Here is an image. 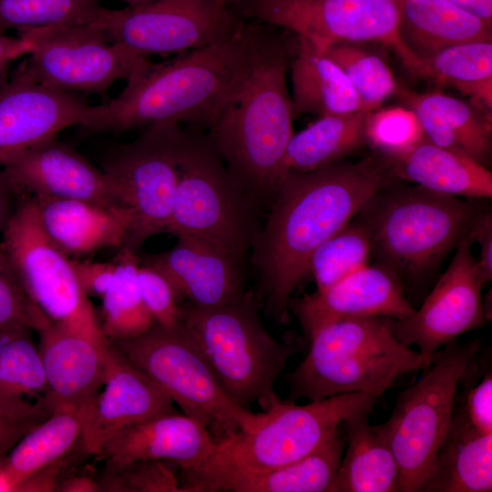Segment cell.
Segmentation results:
<instances>
[{
  "label": "cell",
  "instance_id": "1",
  "mask_svg": "<svg viewBox=\"0 0 492 492\" xmlns=\"http://www.w3.org/2000/svg\"><path fill=\"white\" fill-rule=\"evenodd\" d=\"M396 179L375 150L357 162L290 171L281 179L249 254L258 281L255 298L267 315L278 323H288L292 294L310 273L313 251L375 191Z\"/></svg>",
  "mask_w": 492,
  "mask_h": 492
},
{
  "label": "cell",
  "instance_id": "2",
  "mask_svg": "<svg viewBox=\"0 0 492 492\" xmlns=\"http://www.w3.org/2000/svg\"><path fill=\"white\" fill-rule=\"evenodd\" d=\"M267 28L246 25L221 41L153 63L104 104L89 132H123L186 122L210 128L251 73Z\"/></svg>",
  "mask_w": 492,
  "mask_h": 492
},
{
  "label": "cell",
  "instance_id": "3",
  "mask_svg": "<svg viewBox=\"0 0 492 492\" xmlns=\"http://www.w3.org/2000/svg\"><path fill=\"white\" fill-rule=\"evenodd\" d=\"M284 46L268 31L248 77L225 103L207 134L226 168L260 208L282 179L293 133Z\"/></svg>",
  "mask_w": 492,
  "mask_h": 492
},
{
  "label": "cell",
  "instance_id": "4",
  "mask_svg": "<svg viewBox=\"0 0 492 492\" xmlns=\"http://www.w3.org/2000/svg\"><path fill=\"white\" fill-rule=\"evenodd\" d=\"M487 208L396 179L375 191L354 215L365 227L372 258L392 271L409 298L425 296L443 261Z\"/></svg>",
  "mask_w": 492,
  "mask_h": 492
},
{
  "label": "cell",
  "instance_id": "5",
  "mask_svg": "<svg viewBox=\"0 0 492 492\" xmlns=\"http://www.w3.org/2000/svg\"><path fill=\"white\" fill-rule=\"evenodd\" d=\"M309 352L287 375L289 400L316 401L347 393L382 396L397 380L431 363L399 342L384 317H348L316 329Z\"/></svg>",
  "mask_w": 492,
  "mask_h": 492
},
{
  "label": "cell",
  "instance_id": "6",
  "mask_svg": "<svg viewBox=\"0 0 492 492\" xmlns=\"http://www.w3.org/2000/svg\"><path fill=\"white\" fill-rule=\"evenodd\" d=\"M252 292L215 307L179 304L180 320L198 344L227 395L246 408L257 403L267 411L280 398L274 384L288 359L303 342L276 340L266 330Z\"/></svg>",
  "mask_w": 492,
  "mask_h": 492
},
{
  "label": "cell",
  "instance_id": "7",
  "mask_svg": "<svg viewBox=\"0 0 492 492\" xmlns=\"http://www.w3.org/2000/svg\"><path fill=\"white\" fill-rule=\"evenodd\" d=\"M108 341L219 443L256 429L267 417V411L252 413L227 395L181 321L173 326L155 323L138 336Z\"/></svg>",
  "mask_w": 492,
  "mask_h": 492
},
{
  "label": "cell",
  "instance_id": "8",
  "mask_svg": "<svg viewBox=\"0 0 492 492\" xmlns=\"http://www.w3.org/2000/svg\"><path fill=\"white\" fill-rule=\"evenodd\" d=\"M444 346L421 379L397 395L388 420L374 425L397 462L400 492H422L450 425L458 386L478 372L481 340Z\"/></svg>",
  "mask_w": 492,
  "mask_h": 492
},
{
  "label": "cell",
  "instance_id": "9",
  "mask_svg": "<svg viewBox=\"0 0 492 492\" xmlns=\"http://www.w3.org/2000/svg\"><path fill=\"white\" fill-rule=\"evenodd\" d=\"M167 233L205 241L246 266L260 228L258 207L231 176L207 134L184 130Z\"/></svg>",
  "mask_w": 492,
  "mask_h": 492
},
{
  "label": "cell",
  "instance_id": "10",
  "mask_svg": "<svg viewBox=\"0 0 492 492\" xmlns=\"http://www.w3.org/2000/svg\"><path fill=\"white\" fill-rule=\"evenodd\" d=\"M228 5L241 18L291 30L322 52L341 42L384 45L422 76L423 61L400 36L399 0H228Z\"/></svg>",
  "mask_w": 492,
  "mask_h": 492
},
{
  "label": "cell",
  "instance_id": "11",
  "mask_svg": "<svg viewBox=\"0 0 492 492\" xmlns=\"http://www.w3.org/2000/svg\"><path fill=\"white\" fill-rule=\"evenodd\" d=\"M377 399L363 393L335 395L306 405L279 399L256 429L222 440L207 460L251 470L289 465L323 446L346 417L370 413Z\"/></svg>",
  "mask_w": 492,
  "mask_h": 492
},
{
  "label": "cell",
  "instance_id": "12",
  "mask_svg": "<svg viewBox=\"0 0 492 492\" xmlns=\"http://www.w3.org/2000/svg\"><path fill=\"white\" fill-rule=\"evenodd\" d=\"M16 31L31 43L16 73L67 92L103 96L116 81H128L153 64L146 56L110 42L93 23Z\"/></svg>",
  "mask_w": 492,
  "mask_h": 492
},
{
  "label": "cell",
  "instance_id": "13",
  "mask_svg": "<svg viewBox=\"0 0 492 492\" xmlns=\"http://www.w3.org/2000/svg\"><path fill=\"white\" fill-rule=\"evenodd\" d=\"M5 252L31 300L48 319L94 338L105 339L71 259L44 232L36 203L16 196L14 213L1 234Z\"/></svg>",
  "mask_w": 492,
  "mask_h": 492
},
{
  "label": "cell",
  "instance_id": "14",
  "mask_svg": "<svg viewBox=\"0 0 492 492\" xmlns=\"http://www.w3.org/2000/svg\"><path fill=\"white\" fill-rule=\"evenodd\" d=\"M183 133L178 124L147 128L136 140L118 148L102 166L113 196L133 217L124 246L133 251L149 237L166 231L178 184Z\"/></svg>",
  "mask_w": 492,
  "mask_h": 492
},
{
  "label": "cell",
  "instance_id": "15",
  "mask_svg": "<svg viewBox=\"0 0 492 492\" xmlns=\"http://www.w3.org/2000/svg\"><path fill=\"white\" fill-rule=\"evenodd\" d=\"M93 24L110 42L148 56L211 45L237 34L244 22L227 0H156L138 7H103Z\"/></svg>",
  "mask_w": 492,
  "mask_h": 492
},
{
  "label": "cell",
  "instance_id": "16",
  "mask_svg": "<svg viewBox=\"0 0 492 492\" xmlns=\"http://www.w3.org/2000/svg\"><path fill=\"white\" fill-rule=\"evenodd\" d=\"M474 242L469 231L459 241L452 261L418 310L404 319L384 317L394 336L406 346L416 345L430 363L440 347L486 323L485 283L471 252Z\"/></svg>",
  "mask_w": 492,
  "mask_h": 492
},
{
  "label": "cell",
  "instance_id": "17",
  "mask_svg": "<svg viewBox=\"0 0 492 492\" xmlns=\"http://www.w3.org/2000/svg\"><path fill=\"white\" fill-rule=\"evenodd\" d=\"M81 95L54 88L16 73L0 84V166L72 126L87 130L102 117Z\"/></svg>",
  "mask_w": 492,
  "mask_h": 492
},
{
  "label": "cell",
  "instance_id": "18",
  "mask_svg": "<svg viewBox=\"0 0 492 492\" xmlns=\"http://www.w3.org/2000/svg\"><path fill=\"white\" fill-rule=\"evenodd\" d=\"M2 168L16 196L122 207L102 169L56 137L27 149Z\"/></svg>",
  "mask_w": 492,
  "mask_h": 492
},
{
  "label": "cell",
  "instance_id": "19",
  "mask_svg": "<svg viewBox=\"0 0 492 492\" xmlns=\"http://www.w3.org/2000/svg\"><path fill=\"white\" fill-rule=\"evenodd\" d=\"M305 336L323 324L348 317L382 316L404 319L415 309L397 276L384 266L367 264L323 292L289 302Z\"/></svg>",
  "mask_w": 492,
  "mask_h": 492
},
{
  "label": "cell",
  "instance_id": "20",
  "mask_svg": "<svg viewBox=\"0 0 492 492\" xmlns=\"http://www.w3.org/2000/svg\"><path fill=\"white\" fill-rule=\"evenodd\" d=\"M341 458L340 447L327 442L302 459L268 470L207 460L179 471V492H332Z\"/></svg>",
  "mask_w": 492,
  "mask_h": 492
},
{
  "label": "cell",
  "instance_id": "21",
  "mask_svg": "<svg viewBox=\"0 0 492 492\" xmlns=\"http://www.w3.org/2000/svg\"><path fill=\"white\" fill-rule=\"evenodd\" d=\"M177 238L171 249L139 259L140 263L158 269L169 279L179 300L215 307L238 302L248 293L245 265L205 241Z\"/></svg>",
  "mask_w": 492,
  "mask_h": 492
},
{
  "label": "cell",
  "instance_id": "22",
  "mask_svg": "<svg viewBox=\"0 0 492 492\" xmlns=\"http://www.w3.org/2000/svg\"><path fill=\"white\" fill-rule=\"evenodd\" d=\"M104 386L83 430L82 446L88 456H98L103 445L117 432L176 412L169 396L112 345Z\"/></svg>",
  "mask_w": 492,
  "mask_h": 492
},
{
  "label": "cell",
  "instance_id": "23",
  "mask_svg": "<svg viewBox=\"0 0 492 492\" xmlns=\"http://www.w3.org/2000/svg\"><path fill=\"white\" fill-rule=\"evenodd\" d=\"M218 446L219 442L203 424L173 412L117 432L96 457L113 463L162 460L185 470L203 464Z\"/></svg>",
  "mask_w": 492,
  "mask_h": 492
},
{
  "label": "cell",
  "instance_id": "24",
  "mask_svg": "<svg viewBox=\"0 0 492 492\" xmlns=\"http://www.w3.org/2000/svg\"><path fill=\"white\" fill-rule=\"evenodd\" d=\"M38 333V351L57 407L80 404L98 395L108 372V339L94 338L54 323Z\"/></svg>",
  "mask_w": 492,
  "mask_h": 492
},
{
  "label": "cell",
  "instance_id": "25",
  "mask_svg": "<svg viewBox=\"0 0 492 492\" xmlns=\"http://www.w3.org/2000/svg\"><path fill=\"white\" fill-rule=\"evenodd\" d=\"M31 328H0V417L29 431L57 408Z\"/></svg>",
  "mask_w": 492,
  "mask_h": 492
},
{
  "label": "cell",
  "instance_id": "26",
  "mask_svg": "<svg viewBox=\"0 0 492 492\" xmlns=\"http://www.w3.org/2000/svg\"><path fill=\"white\" fill-rule=\"evenodd\" d=\"M40 225L67 255L83 257L107 248H122L133 227L124 207L78 200H36Z\"/></svg>",
  "mask_w": 492,
  "mask_h": 492
},
{
  "label": "cell",
  "instance_id": "27",
  "mask_svg": "<svg viewBox=\"0 0 492 492\" xmlns=\"http://www.w3.org/2000/svg\"><path fill=\"white\" fill-rule=\"evenodd\" d=\"M427 140L465 154L487 168L491 159V115L440 92L398 90Z\"/></svg>",
  "mask_w": 492,
  "mask_h": 492
},
{
  "label": "cell",
  "instance_id": "28",
  "mask_svg": "<svg viewBox=\"0 0 492 492\" xmlns=\"http://www.w3.org/2000/svg\"><path fill=\"white\" fill-rule=\"evenodd\" d=\"M380 154L399 179L459 198L492 197V173L487 167L465 154L436 146L425 138L403 151Z\"/></svg>",
  "mask_w": 492,
  "mask_h": 492
},
{
  "label": "cell",
  "instance_id": "29",
  "mask_svg": "<svg viewBox=\"0 0 492 492\" xmlns=\"http://www.w3.org/2000/svg\"><path fill=\"white\" fill-rule=\"evenodd\" d=\"M492 434L477 429L456 408L422 492H490Z\"/></svg>",
  "mask_w": 492,
  "mask_h": 492
},
{
  "label": "cell",
  "instance_id": "30",
  "mask_svg": "<svg viewBox=\"0 0 492 492\" xmlns=\"http://www.w3.org/2000/svg\"><path fill=\"white\" fill-rule=\"evenodd\" d=\"M97 396L57 407L46 420L27 431L2 458L17 487L36 471L56 463L70 462L76 452L84 450L83 430Z\"/></svg>",
  "mask_w": 492,
  "mask_h": 492
},
{
  "label": "cell",
  "instance_id": "31",
  "mask_svg": "<svg viewBox=\"0 0 492 492\" xmlns=\"http://www.w3.org/2000/svg\"><path fill=\"white\" fill-rule=\"evenodd\" d=\"M400 36L422 61L471 41H492V25L446 0H399Z\"/></svg>",
  "mask_w": 492,
  "mask_h": 492
},
{
  "label": "cell",
  "instance_id": "32",
  "mask_svg": "<svg viewBox=\"0 0 492 492\" xmlns=\"http://www.w3.org/2000/svg\"><path fill=\"white\" fill-rule=\"evenodd\" d=\"M292 66L294 118L313 114L319 118L362 111L359 97L343 71L303 37Z\"/></svg>",
  "mask_w": 492,
  "mask_h": 492
},
{
  "label": "cell",
  "instance_id": "33",
  "mask_svg": "<svg viewBox=\"0 0 492 492\" xmlns=\"http://www.w3.org/2000/svg\"><path fill=\"white\" fill-rule=\"evenodd\" d=\"M367 412L342 422L346 450L333 492H400V473L385 440L369 424Z\"/></svg>",
  "mask_w": 492,
  "mask_h": 492
},
{
  "label": "cell",
  "instance_id": "34",
  "mask_svg": "<svg viewBox=\"0 0 492 492\" xmlns=\"http://www.w3.org/2000/svg\"><path fill=\"white\" fill-rule=\"evenodd\" d=\"M370 113L322 117L294 133L283 158L282 178L290 171L307 172L343 161L367 144Z\"/></svg>",
  "mask_w": 492,
  "mask_h": 492
},
{
  "label": "cell",
  "instance_id": "35",
  "mask_svg": "<svg viewBox=\"0 0 492 492\" xmlns=\"http://www.w3.org/2000/svg\"><path fill=\"white\" fill-rule=\"evenodd\" d=\"M421 77L457 89L491 115L492 41H471L443 48L423 60Z\"/></svg>",
  "mask_w": 492,
  "mask_h": 492
},
{
  "label": "cell",
  "instance_id": "36",
  "mask_svg": "<svg viewBox=\"0 0 492 492\" xmlns=\"http://www.w3.org/2000/svg\"><path fill=\"white\" fill-rule=\"evenodd\" d=\"M114 261L113 278L101 297L100 328L108 340L132 338L147 331L155 320L141 296L140 259L136 251L122 247Z\"/></svg>",
  "mask_w": 492,
  "mask_h": 492
},
{
  "label": "cell",
  "instance_id": "37",
  "mask_svg": "<svg viewBox=\"0 0 492 492\" xmlns=\"http://www.w3.org/2000/svg\"><path fill=\"white\" fill-rule=\"evenodd\" d=\"M365 43L341 42L324 53L343 71L356 91L363 112L374 111L399 89L385 60Z\"/></svg>",
  "mask_w": 492,
  "mask_h": 492
},
{
  "label": "cell",
  "instance_id": "38",
  "mask_svg": "<svg viewBox=\"0 0 492 492\" xmlns=\"http://www.w3.org/2000/svg\"><path fill=\"white\" fill-rule=\"evenodd\" d=\"M371 258L368 232L364 224L354 217L311 256L309 272L314 277L316 291L328 289L369 264Z\"/></svg>",
  "mask_w": 492,
  "mask_h": 492
},
{
  "label": "cell",
  "instance_id": "39",
  "mask_svg": "<svg viewBox=\"0 0 492 492\" xmlns=\"http://www.w3.org/2000/svg\"><path fill=\"white\" fill-rule=\"evenodd\" d=\"M103 0H0V31L93 23Z\"/></svg>",
  "mask_w": 492,
  "mask_h": 492
},
{
  "label": "cell",
  "instance_id": "40",
  "mask_svg": "<svg viewBox=\"0 0 492 492\" xmlns=\"http://www.w3.org/2000/svg\"><path fill=\"white\" fill-rule=\"evenodd\" d=\"M162 460L107 462L96 481L99 492H179L178 474Z\"/></svg>",
  "mask_w": 492,
  "mask_h": 492
},
{
  "label": "cell",
  "instance_id": "41",
  "mask_svg": "<svg viewBox=\"0 0 492 492\" xmlns=\"http://www.w3.org/2000/svg\"><path fill=\"white\" fill-rule=\"evenodd\" d=\"M51 323L31 300L7 256L0 249V328L20 324L38 333Z\"/></svg>",
  "mask_w": 492,
  "mask_h": 492
},
{
  "label": "cell",
  "instance_id": "42",
  "mask_svg": "<svg viewBox=\"0 0 492 492\" xmlns=\"http://www.w3.org/2000/svg\"><path fill=\"white\" fill-rule=\"evenodd\" d=\"M366 135L367 143L383 154L403 151L425 138L415 114L404 108L372 111Z\"/></svg>",
  "mask_w": 492,
  "mask_h": 492
},
{
  "label": "cell",
  "instance_id": "43",
  "mask_svg": "<svg viewBox=\"0 0 492 492\" xmlns=\"http://www.w3.org/2000/svg\"><path fill=\"white\" fill-rule=\"evenodd\" d=\"M138 282L143 302L155 323L173 326L180 320L179 300L169 279L158 269L140 263Z\"/></svg>",
  "mask_w": 492,
  "mask_h": 492
},
{
  "label": "cell",
  "instance_id": "44",
  "mask_svg": "<svg viewBox=\"0 0 492 492\" xmlns=\"http://www.w3.org/2000/svg\"><path fill=\"white\" fill-rule=\"evenodd\" d=\"M462 409L479 431L492 434V374L487 371L466 394Z\"/></svg>",
  "mask_w": 492,
  "mask_h": 492
},
{
  "label": "cell",
  "instance_id": "45",
  "mask_svg": "<svg viewBox=\"0 0 492 492\" xmlns=\"http://www.w3.org/2000/svg\"><path fill=\"white\" fill-rule=\"evenodd\" d=\"M71 263L86 295L101 298L113 278L114 260L108 262L71 260Z\"/></svg>",
  "mask_w": 492,
  "mask_h": 492
},
{
  "label": "cell",
  "instance_id": "46",
  "mask_svg": "<svg viewBox=\"0 0 492 492\" xmlns=\"http://www.w3.org/2000/svg\"><path fill=\"white\" fill-rule=\"evenodd\" d=\"M469 233L479 245L477 264L486 284L492 279V212L487 207L474 220Z\"/></svg>",
  "mask_w": 492,
  "mask_h": 492
},
{
  "label": "cell",
  "instance_id": "47",
  "mask_svg": "<svg viewBox=\"0 0 492 492\" xmlns=\"http://www.w3.org/2000/svg\"><path fill=\"white\" fill-rule=\"evenodd\" d=\"M31 49V43L17 36H9L0 31V75L14 60L27 56Z\"/></svg>",
  "mask_w": 492,
  "mask_h": 492
},
{
  "label": "cell",
  "instance_id": "48",
  "mask_svg": "<svg viewBox=\"0 0 492 492\" xmlns=\"http://www.w3.org/2000/svg\"><path fill=\"white\" fill-rule=\"evenodd\" d=\"M16 195L3 169L0 170V234L10 220L15 206Z\"/></svg>",
  "mask_w": 492,
  "mask_h": 492
},
{
  "label": "cell",
  "instance_id": "49",
  "mask_svg": "<svg viewBox=\"0 0 492 492\" xmlns=\"http://www.w3.org/2000/svg\"><path fill=\"white\" fill-rule=\"evenodd\" d=\"M56 491L60 492H99L95 477L75 475L60 478Z\"/></svg>",
  "mask_w": 492,
  "mask_h": 492
},
{
  "label": "cell",
  "instance_id": "50",
  "mask_svg": "<svg viewBox=\"0 0 492 492\" xmlns=\"http://www.w3.org/2000/svg\"><path fill=\"white\" fill-rule=\"evenodd\" d=\"M27 431L0 417V459L3 458Z\"/></svg>",
  "mask_w": 492,
  "mask_h": 492
},
{
  "label": "cell",
  "instance_id": "51",
  "mask_svg": "<svg viewBox=\"0 0 492 492\" xmlns=\"http://www.w3.org/2000/svg\"><path fill=\"white\" fill-rule=\"evenodd\" d=\"M492 25V0H446Z\"/></svg>",
  "mask_w": 492,
  "mask_h": 492
},
{
  "label": "cell",
  "instance_id": "52",
  "mask_svg": "<svg viewBox=\"0 0 492 492\" xmlns=\"http://www.w3.org/2000/svg\"><path fill=\"white\" fill-rule=\"evenodd\" d=\"M17 483L0 459V492H16Z\"/></svg>",
  "mask_w": 492,
  "mask_h": 492
},
{
  "label": "cell",
  "instance_id": "53",
  "mask_svg": "<svg viewBox=\"0 0 492 492\" xmlns=\"http://www.w3.org/2000/svg\"><path fill=\"white\" fill-rule=\"evenodd\" d=\"M119 1L124 2L128 7H138V6L149 4L156 0H119Z\"/></svg>",
  "mask_w": 492,
  "mask_h": 492
},
{
  "label": "cell",
  "instance_id": "54",
  "mask_svg": "<svg viewBox=\"0 0 492 492\" xmlns=\"http://www.w3.org/2000/svg\"><path fill=\"white\" fill-rule=\"evenodd\" d=\"M228 1V0H227Z\"/></svg>",
  "mask_w": 492,
  "mask_h": 492
}]
</instances>
